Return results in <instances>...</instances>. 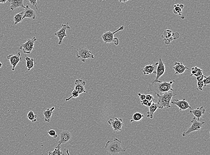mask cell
<instances>
[{
	"instance_id": "cell-19",
	"label": "cell",
	"mask_w": 210,
	"mask_h": 155,
	"mask_svg": "<svg viewBox=\"0 0 210 155\" xmlns=\"http://www.w3.org/2000/svg\"><path fill=\"white\" fill-rule=\"evenodd\" d=\"M155 64H150L146 65L144 68L142 69V72L144 75H148L151 74L152 73L156 74V68Z\"/></svg>"
},
{
	"instance_id": "cell-31",
	"label": "cell",
	"mask_w": 210,
	"mask_h": 155,
	"mask_svg": "<svg viewBox=\"0 0 210 155\" xmlns=\"http://www.w3.org/2000/svg\"><path fill=\"white\" fill-rule=\"evenodd\" d=\"M141 104L143 106H146L149 107L151 106V104L153 102H149L146 99L144 100H140Z\"/></svg>"
},
{
	"instance_id": "cell-30",
	"label": "cell",
	"mask_w": 210,
	"mask_h": 155,
	"mask_svg": "<svg viewBox=\"0 0 210 155\" xmlns=\"http://www.w3.org/2000/svg\"><path fill=\"white\" fill-rule=\"evenodd\" d=\"M48 134L49 135V136L54 138V139H56L58 137V135H57L56 131L54 130H49L48 131Z\"/></svg>"
},
{
	"instance_id": "cell-7",
	"label": "cell",
	"mask_w": 210,
	"mask_h": 155,
	"mask_svg": "<svg viewBox=\"0 0 210 155\" xmlns=\"http://www.w3.org/2000/svg\"><path fill=\"white\" fill-rule=\"evenodd\" d=\"M37 39L35 36L31 40L28 39L26 43L21 44L20 47V49L23 52L27 54H30L34 48V44Z\"/></svg>"
},
{
	"instance_id": "cell-11",
	"label": "cell",
	"mask_w": 210,
	"mask_h": 155,
	"mask_svg": "<svg viewBox=\"0 0 210 155\" xmlns=\"http://www.w3.org/2000/svg\"><path fill=\"white\" fill-rule=\"evenodd\" d=\"M171 103L173 105H176L177 106L180 110H186L188 108L191 109V107L190 106L189 102L186 101V99L183 98L182 100H179L178 99H174L171 100Z\"/></svg>"
},
{
	"instance_id": "cell-29",
	"label": "cell",
	"mask_w": 210,
	"mask_h": 155,
	"mask_svg": "<svg viewBox=\"0 0 210 155\" xmlns=\"http://www.w3.org/2000/svg\"><path fill=\"white\" fill-rule=\"evenodd\" d=\"M79 95L80 94L75 90H73L72 91L71 93V96H70V98H66L65 99V101H68V100H70L71 99L73 98H78V96H79Z\"/></svg>"
},
{
	"instance_id": "cell-6",
	"label": "cell",
	"mask_w": 210,
	"mask_h": 155,
	"mask_svg": "<svg viewBox=\"0 0 210 155\" xmlns=\"http://www.w3.org/2000/svg\"><path fill=\"white\" fill-rule=\"evenodd\" d=\"M192 124L191 127L187 130V131H185L183 133V137L188 135L190 133L194 131H198L201 129L202 127H203L204 124H205L204 122H198V121L196 119V118H194L192 119V121L191 122Z\"/></svg>"
},
{
	"instance_id": "cell-1",
	"label": "cell",
	"mask_w": 210,
	"mask_h": 155,
	"mask_svg": "<svg viewBox=\"0 0 210 155\" xmlns=\"http://www.w3.org/2000/svg\"><path fill=\"white\" fill-rule=\"evenodd\" d=\"M175 80H172L169 82H162L160 80L159 82L152 83L149 85L148 92L152 91L155 94H162V93L167 92L169 91L174 92V89L171 87V85L175 82Z\"/></svg>"
},
{
	"instance_id": "cell-5",
	"label": "cell",
	"mask_w": 210,
	"mask_h": 155,
	"mask_svg": "<svg viewBox=\"0 0 210 155\" xmlns=\"http://www.w3.org/2000/svg\"><path fill=\"white\" fill-rule=\"evenodd\" d=\"M76 55L77 57L80 58L83 63H85L86 59L89 58L94 59V55L92 54L91 51L85 47H81L78 49Z\"/></svg>"
},
{
	"instance_id": "cell-23",
	"label": "cell",
	"mask_w": 210,
	"mask_h": 155,
	"mask_svg": "<svg viewBox=\"0 0 210 155\" xmlns=\"http://www.w3.org/2000/svg\"><path fill=\"white\" fill-rule=\"evenodd\" d=\"M191 76H194L195 77L203 75V71L197 66L192 67L190 69Z\"/></svg>"
},
{
	"instance_id": "cell-26",
	"label": "cell",
	"mask_w": 210,
	"mask_h": 155,
	"mask_svg": "<svg viewBox=\"0 0 210 155\" xmlns=\"http://www.w3.org/2000/svg\"><path fill=\"white\" fill-rule=\"evenodd\" d=\"M144 117V115L141 113L139 112H136L134 113L133 115V120H130V122H132L133 121L139 122L141 120L143 117Z\"/></svg>"
},
{
	"instance_id": "cell-34",
	"label": "cell",
	"mask_w": 210,
	"mask_h": 155,
	"mask_svg": "<svg viewBox=\"0 0 210 155\" xmlns=\"http://www.w3.org/2000/svg\"><path fill=\"white\" fill-rule=\"evenodd\" d=\"M203 86L204 84L203 81H198L197 89L198 90V91H202Z\"/></svg>"
},
{
	"instance_id": "cell-32",
	"label": "cell",
	"mask_w": 210,
	"mask_h": 155,
	"mask_svg": "<svg viewBox=\"0 0 210 155\" xmlns=\"http://www.w3.org/2000/svg\"><path fill=\"white\" fill-rule=\"evenodd\" d=\"M203 83L204 86L205 87H206L207 85L210 84V76H208L206 77L203 80Z\"/></svg>"
},
{
	"instance_id": "cell-9",
	"label": "cell",
	"mask_w": 210,
	"mask_h": 155,
	"mask_svg": "<svg viewBox=\"0 0 210 155\" xmlns=\"http://www.w3.org/2000/svg\"><path fill=\"white\" fill-rule=\"evenodd\" d=\"M123 120L121 118H115L110 119L108 121V123L112 127L114 131H119L122 130Z\"/></svg>"
},
{
	"instance_id": "cell-42",
	"label": "cell",
	"mask_w": 210,
	"mask_h": 155,
	"mask_svg": "<svg viewBox=\"0 0 210 155\" xmlns=\"http://www.w3.org/2000/svg\"><path fill=\"white\" fill-rule=\"evenodd\" d=\"M185 18V16H184V15L182 16V17H181V18H183H183Z\"/></svg>"
},
{
	"instance_id": "cell-28",
	"label": "cell",
	"mask_w": 210,
	"mask_h": 155,
	"mask_svg": "<svg viewBox=\"0 0 210 155\" xmlns=\"http://www.w3.org/2000/svg\"><path fill=\"white\" fill-rule=\"evenodd\" d=\"M182 9L179 7V4L174 5V9H173L174 14L181 16L182 15Z\"/></svg>"
},
{
	"instance_id": "cell-12",
	"label": "cell",
	"mask_w": 210,
	"mask_h": 155,
	"mask_svg": "<svg viewBox=\"0 0 210 155\" xmlns=\"http://www.w3.org/2000/svg\"><path fill=\"white\" fill-rule=\"evenodd\" d=\"M165 71V66L163 61L162 60L161 58H160L159 59V61L157 64V67L156 68V77L155 79L153 81V83L155 82H159V78H161Z\"/></svg>"
},
{
	"instance_id": "cell-20",
	"label": "cell",
	"mask_w": 210,
	"mask_h": 155,
	"mask_svg": "<svg viewBox=\"0 0 210 155\" xmlns=\"http://www.w3.org/2000/svg\"><path fill=\"white\" fill-rule=\"evenodd\" d=\"M55 107H52L51 108H48L44 111L43 114L44 116V121L46 122H50L52 116L53 114V111L55 110Z\"/></svg>"
},
{
	"instance_id": "cell-38",
	"label": "cell",
	"mask_w": 210,
	"mask_h": 155,
	"mask_svg": "<svg viewBox=\"0 0 210 155\" xmlns=\"http://www.w3.org/2000/svg\"><path fill=\"white\" fill-rule=\"evenodd\" d=\"M120 2H122V3H126L127 1H129V0H118Z\"/></svg>"
},
{
	"instance_id": "cell-21",
	"label": "cell",
	"mask_w": 210,
	"mask_h": 155,
	"mask_svg": "<svg viewBox=\"0 0 210 155\" xmlns=\"http://www.w3.org/2000/svg\"><path fill=\"white\" fill-rule=\"evenodd\" d=\"M158 108V107L156 106V104L153 102L151 106L148 107V111L147 113V118H149L150 119H153L154 114L155 112L156 111V110Z\"/></svg>"
},
{
	"instance_id": "cell-25",
	"label": "cell",
	"mask_w": 210,
	"mask_h": 155,
	"mask_svg": "<svg viewBox=\"0 0 210 155\" xmlns=\"http://www.w3.org/2000/svg\"><path fill=\"white\" fill-rule=\"evenodd\" d=\"M61 145L58 144L56 146L53 151H49L48 155H64V153L62 151H61Z\"/></svg>"
},
{
	"instance_id": "cell-8",
	"label": "cell",
	"mask_w": 210,
	"mask_h": 155,
	"mask_svg": "<svg viewBox=\"0 0 210 155\" xmlns=\"http://www.w3.org/2000/svg\"><path fill=\"white\" fill-rule=\"evenodd\" d=\"M67 29H70V27L68 25V23L66 24H62V28L54 33V35L57 37L59 39L58 44L59 45L62 44L63 39L67 36L66 33V30Z\"/></svg>"
},
{
	"instance_id": "cell-39",
	"label": "cell",
	"mask_w": 210,
	"mask_h": 155,
	"mask_svg": "<svg viewBox=\"0 0 210 155\" xmlns=\"http://www.w3.org/2000/svg\"><path fill=\"white\" fill-rule=\"evenodd\" d=\"M7 1H8V0H0V4L1 3L4 4V3H5L7 2Z\"/></svg>"
},
{
	"instance_id": "cell-24",
	"label": "cell",
	"mask_w": 210,
	"mask_h": 155,
	"mask_svg": "<svg viewBox=\"0 0 210 155\" xmlns=\"http://www.w3.org/2000/svg\"><path fill=\"white\" fill-rule=\"evenodd\" d=\"M23 14H24V11H22L15 15L14 17V22H15L14 25H16L22 21Z\"/></svg>"
},
{
	"instance_id": "cell-3",
	"label": "cell",
	"mask_w": 210,
	"mask_h": 155,
	"mask_svg": "<svg viewBox=\"0 0 210 155\" xmlns=\"http://www.w3.org/2000/svg\"><path fill=\"white\" fill-rule=\"evenodd\" d=\"M158 98V101L156 106L158 108L162 109L163 108H169L171 107L170 103L173 96L177 95L174 92H167L163 94H156Z\"/></svg>"
},
{
	"instance_id": "cell-18",
	"label": "cell",
	"mask_w": 210,
	"mask_h": 155,
	"mask_svg": "<svg viewBox=\"0 0 210 155\" xmlns=\"http://www.w3.org/2000/svg\"><path fill=\"white\" fill-rule=\"evenodd\" d=\"M206 110L203 106L198 108L197 109L190 110V113L193 114L195 116V118L197 119L198 121H199L200 118L203 116V115L205 114Z\"/></svg>"
},
{
	"instance_id": "cell-13",
	"label": "cell",
	"mask_w": 210,
	"mask_h": 155,
	"mask_svg": "<svg viewBox=\"0 0 210 155\" xmlns=\"http://www.w3.org/2000/svg\"><path fill=\"white\" fill-rule=\"evenodd\" d=\"M72 135L70 132L67 130H63L60 134V140L58 141V144L61 145L62 144L66 143L71 139Z\"/></svg>"
},
{
	"instance_id": "cell-36",
	"label": "cell",
	"mask_w": 210,
	"mask_h": 155,
	"mask_svg": "<svg viewBox=\"0 0 210 155\" xmlns=\"http://www.w3.org/2000/svg\"><path fill=\"white\" fill-rule=\"evenodd\" d=\"M206 77V76H205V75L203 74V75L197 76V77H196V79L198 81H202Z\"/></svg>"
},
{
	"instance_id": "cell-14",
	"label": "cell",
	"mask_w": 210,
	"mask_h": 155,
	"mask_svg": "<svg viewBox=\"0 0 210 155\" xmlns=\"http://www.w3.org/2000/svg\"><path fill=\"white\" fill-rule=\"evenodd\" d=\"M74 84H75L74 90L77 91L80 94L83 93L87 92L85 88V86L86 84L85 81H83L82 79H76Z\"/></svg>"
},
{
	"instance_id": "cell-17",
	"label": "cell",
	"mask_w": 210,
	"mask_h": 155,
	"mask_svg": "<svg viewBox=\"0 0 210 155\" xmlns=\"http://www.w3.org/2000/svg\"><path fill=\"white\" fill-rule=\"evenodd\" d=\"M25 10L24 11L23 20L25 18H31L32 19H35L36 18V12L32 9L28 5H27L25 7Z\"/></svg>"
},
{
	"instance_id": "cell-4",
	"label": "cell",
	"mask_w": 210,
	"mask_h": 155,
	"mask_svg": "<svg viewBox=\"0 0 210 155\" xmlns=\"http://www.w3.org/2000/svg\"><path fill=\"white\" fill-rule=\"evenodd\" d=\"M124 26H121L116 31L112 32L111 31H107L105 32L101 36L102 40L105 44H109L110 43H113L115 45H118L119 44V40L117 37H114V35L115 33L118 31L124 30Z\"/></svg>"
},
{
	"instance_id": "cell-35",
	"label": "cell",
	"mask_w": 210,
	"mask_h": 155,
	"mask_svg": "<svg viewBox=\"0 0 210 155\" xmlns=\"http://www.w3.org/2000/svg\"><path fill=\"white\" fill-rule=\"evenodd\" d=\"M28 1L33 7L34 6L37 9H38L37 8L38 4L36 2L37 0H28Z\"/></svg>"
},
{
	"instance_id": "cell-27",
	"label": "cell",
	"mask_w": 210,
	"mask_h": 155,
	"mask_svg": "<svg viewBox=\"0 0 210 155\" xmlns=\"http://www.w3.org/2000/svg\"><path fill=\"white\" fill-rule=\"evenodd\" d=\"M37 116L35 115L32 110L30 111L27 115V118L32 122H35L37 121Z\"/></svg>"
},
{
	"instance_id": "cell-10",
	"label": "cell",
	"mask_w": 210,
	"mask_h": 155,
	"mask_svg": "<svg viewBox=\"0 0 210 155\" xmlns=\"http://www.w3.org/2000/svg\"><path fill=\"white\" fill-rule=\"evenodd\" d=\"M7 59L9 60L10 65L12 66V71H14L17 64L22 61V58L21 57V53L18 52L16 55L11 54L7 56Z\"/></svg>"
},
{
	"instance_id": "cell-22",
	"label": "cell",
	"mask_w": 210,
	"mask_h": 155,
	"mask_svg": "<svg viewBox=\"0 0 210 155\" xmlns=\"http://www.w3.org/2000/svg\"><path fill=\"white\" fill-rule=\"evenodd\" d=\"M25 60L26 62V67L28 69V71H30L32 68H34V65L36 64V62L33 58L28 57H25Z\"/></svg>"
},
{
	"instance_id": "cell-41",
	"label": "cell",
	"mask_w": 210,
	"mask_h": 155,
	"mask_svg": "<svg viewBox=\"0 0 210 155\" xmlns=\"http://www.w3.org/2000/svg\"><path fill=\"white\" fill-rule=\"evenodd\" d=\"M2 66V64L1 62H0V68H1Z\"/></svg>"
},
{
	"instance_id": "cell-40",
	"label": "cell",
	"mask_w": 210,
	"mask_h": 155,
	"mask_svg": "<svg viewBox=\"0 0 210 155\" xmlns=\"http://www.w3.org/2000/svg\"><path fill=\"white\" fill-rule=\"evenodd\" d=\"M65 151H66V153H67V155H70V153H69V150L67 149H65Z\"/></svg>"
},
{
	"instance_id": "cell-16",
	"label": "cell",
	"mask_w": 210,
	"mask_h": 155,
	"mask_svg": "<svg viewBox=\"0 0 210 155\" xmlns=\"http://www.w3.org/2000/svg\"><path fill=\"white\" fill-rule=\"evenodd\" d=\"M8 1L10 3V8L12 11L18 8H25L26 7L24 0H8Z\"/></svg>"
},
{
	"instance_id": "cell-37",
	"label": "cell",
	"mask_w": 210,
	"mask_h": 155,
	"mask_svg": "<svg viewBox=\"0 0 210 155\" xmlns=\"http://www.w3.org/2000/svg\"><path fill=\"white\" fill-rule=\"evenodd\" d=\"M138 95L140 97V100H143L146 99V95L141 94L140 93H138Z\"/></svg>"
},
{
	"instance_id": "cell-2",
	"label": "cell",
	"mask_w": 210,
	"mask_h": 155,
	"mask_svg": "<svg viewBox=\"0 0 210 155\" xmlns=\"http://www.w3.org/2000/svg\"><path fill=\"white\" fill-rule=\"evenodd\" d=\"M105 149L109 155H118L121 152H126V149L122 147V143L117 138L108 140L106 143Z\"/></svg>"
},
{
	"instance_id": "cell-33",
	"label": "cell",
	"mask_w": 210,
	"mask_h": 155,
	"mask_svg": "<svg viewBox=\"0 0 210 155\" xmlns=\"http://www.w3.org/2000/svg\"><path fill=\"white\" fill-rule=\"evenodd\" d=\"M146 99L149 102H153L155 100V98L153 95L150 94H148L146 95Z\"/></svg>"
},
{
	"instance_id": "cell-15",
	"label": "cell",
	"mask_w": 210,
	"mask_h": 155,
	"mask_svg": "<svg viewBox=\"0 0 210 155\" xmlns=\"http://www.w3.org/2000/svg\"><path fill=\"white\" fill-rule=\"evenodd\" d=\"M173 69L174 71L175 74H182L186 70L190 69L187 66L185 65L182 63L180 62L174 63Z\"/></svg>"
}]
</instances>
